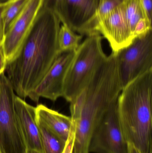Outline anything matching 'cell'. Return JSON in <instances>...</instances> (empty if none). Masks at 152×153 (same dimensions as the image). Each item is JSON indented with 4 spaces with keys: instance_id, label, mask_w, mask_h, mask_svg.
<instances>
[{
    "instance_id": "10",
    "label": "cell",
    "mask_w": 152,
    "mask_h": 153,
    "mask_svg": "<svg viewBox=\"0 0 152 153\" xmlns=\"http://www.w3.org/2000/svg\"><path fill=\"white\" fill-rule=\"evenodd\" d=\"M75 51L61 53L29 98L38 102L40 98L55 101L63 94L64 81Z\"/></svg>"
},
{
    "instance_id": "23",
    "label": "cell",
    "mask_w": 152,
    "mask_h": 153,
    "mask_svg": "<svg viewBox=\"0 0 152 153\" xmlns=\"http://www.w3.org/2000/svg\"><path fill=\"white\" fill-rule=\"evenodd\" d=\"M127 153H144L140 149L131 143H127Z\"/></svg>"
},
{
    "instance_id": "20",
    "label": "cell",
    "mask_w": 152,
    "mask_h": 153,
    "mask_svg": "<svg viewBox=\"0 0 152 153\" xmlns=\"http://www.w3.org/2000/svg\"><path fill=\"white\" fill-rule=\"evenodd\" d=\"M7 1L4 2H0V44L3 43L4 36H5V30H4L3 13L7 4Z\"/></svg>"
},
{
    "instance_id": "14",
    "label": "cell",
    "mask_w": 152,
    "mask_h": 153,
    "mask_svg": "<svg viewBox=\"0 0 152 153\" xmlns=\"http://www.w3.org/2000/svg\"><path fill=\"white\" fill-rule=\"evenodd\" d=\"M122 6L126 19L134 37V31L137 24L143 19H149L145 15L141 0H124Z\"/></svg>"
},
{
    "instance_id": "19",
    "label": "cell",
    "mask_w": 152,
    "mask_h": 153,
    "mask_svg": "<svg viewBox=\"0 0 152 153\" xmlns=\"http://www.w3.org/2000/svg\"><path fill=\"white\" fill-rule=\"evenodd\" d=\"M75 138V129L72 124L70 132L66 140L65 146L62 153H73Z\"/></svg>"
},
{
    "instance_id": "17",
    "label": "cell",
    "mask_w": 152,
    "mask_h": 153,
    "mask_svg": "<svg viewBox=\"0 0 152 153\" xmlns=\"http://www.w3.org/2000/svg\"><path fill=\"white\" fill-rule=\"evenodd\" d=\"M27 0H8L3 13L5 33L13 20L23 9Z\"/></svg>"
},
{
    "instance_id": "4",
    "label": "cell",
    "mask_w": 152,
    "mask_h": 153,
    "mask_svg": "<svg viewBox=\"0 0 152 153\" xmlns=\"http://www.w3.org/2000/svg\"><path fill=\"white\" fill-rule=\"evenodd\" d=\"M101 35L87 36L75 51L64 81L62 97L70 102L90 81L107 57L104 52Z\"/></svg>"
},
{
    "instance_id": "24",
    "label": "cell",
    "mask_w": 152,
    "mask_h": 153,
    "mask_svg": "<svg viewBox=\"0 0 152 153\" xmlns=\"http://www.w3.org/2000/svg\"><path fill=\"white\" fill-rule=\"evenodd\" d=\"M28 153H39L37 152H35V151H28Z\"/></svg>"
},
{
    "instance_id": "1",
    "label": "cell",
    "mask_w": 152,
    "mask_h": 153,
    "mask_svg": "<svg viewBox=\"0 0 152 153\" xmlns=\"http://www.w3.org/2000/svg\"><path fill=\"white\" fill-rule=\"evenodd\" d=\"M61 23L44 3L18 54L7 65V76L20 98L29 97L60 53L58 36Z\"/></svg>"
},
{
    "instance_id": "9",
    "label": "cell",
    "mask_w": 152,
    "mask_h": 153,
    "mask_svg": "<svg viewBox=\"0 0 152 153\" xmlns=\"http://www.w3.org/2000/svg\"><path fill=\"white\" fill-rule=\"evenodd\" d=\"M117 101L104 113L92 137L89 152L127 153V144L118 118Z\"/></svg>"
},
{
    "instance_id": "21",
    "label": "cell",
    "mask_w": 152,
    "mask_h": 153,
    "mask_svg": "<svg viewBox=\"0 0 152 153\" xmlns=\"http://www.w3.org/2000/svg\"><path fill=\"white\" fill-rule=\"evenodd\" d=\"M7 65V60L2 43L0 44V74L4 73Z\"/></svg>"
},
{
    "instance_id": "25",
    "label": "cell",
    "mask_w": 152,
    "mask_h": 153,
    "mask_svg": "<svg viewBox=\"0 0 152 153\" xmlns=\"http://www.w3.org/2000/svg\"><path fill=\"white\" fill-rule=\"evenodd\" d=\"M8 0H0V2H4L7 1Z\"/></svg>"
},
{
    "instance_id": "18",
    "label": "cell",
    "mask_w": 152,
    "mask_h": 153,
    "mask_svg": "<svg viewBox=\"0 0 152 153\" xmlns=\"http://www.w3.org/2000/svg\"><path fill=\"white\" fill-rule=\"evenodd\" d=\"M124 0H100L98 9L93 22V33L96 23L120 6Z\"/></svg>"
},
{
    "instance_id": "3",
    "label": "cell",
    "mask_w": 152,
    "mask_h": 153,
    "mask_svg": "<svg viewBox=\"0 0 152 153\" xmlns=\"http://www.w3.org/2000/svg\"><path fill=\"white\" fill-rule=\"evenodd\" d=\"M152 70L121 90L117 101L118 118L126 143L152 153Z\"/></svg>"
},
{
    "instance_id": "22",
    "label": "cell",
    "mask_w": 152,
    "mask_h": 153,
    "mask_svg": "<svg viewBox=\"0 0 152 153\" xmlns=\"http://www.w3.org/2000/svg\"><path fill=\"white\" fill-rule=\"evenodd\" d=\"M141 2L147 19L152 22V0H141Z\"/></svg>"
},
{
    "instance_id": "11",
    "label": "cell",
    "mask_w": 152,
    "mask_h": 153,
    "mask_svg": "<svg viewBox=\"0 0 152 153\" xmlns=\"http://www.w3.org/2000/svg\"><path fill=\"white\" fill-rule=\"evenodd\" d=\"M94 30L107 39L114 53L129 45L135 39L126 19L122 4L99 21Z\"/></svg>"
},
{
    "instance_id": "16",
    "label": "cell",
    "mask_w": 152,
    "mask_h": 153,
    "mask_svg": "<svg viewBox=\"0 0 152 153\" xmlns=\"http://www.w3.org/2000/svg\"><path fill=\"white\" fill-rule=\"evenodd\" d=\"M37 123L40 129L44 153H62L66 142L42 124L38 122Z\"/></svg>"
},
{
    "instance_id": "5",
    "label": "cell",
    "mask_w": 152,
    "mask_h": 153,
    "mask_svg": "<svg viewBox=\"0 0 152 153\" xmlns=\"http://www.w3.org/2000/svg\"><path fill=\"white\" fill-rule=\"evenodd\" d=\"M16 95L4 73L0 74V153H28L16 115Z\"/></svg>"
},
{
    "instance_id": "2",
    "label": "cell",
    "mask_w": 152,
    "mask_h": 153,
    "mask_svg": "<svg viewBox=\"0 0 152 153\" xmlns=\"http://www.w3.org/2000/svg\"><path fill=\"white\" fill-rule=\"evenodd\" d=\"M122 90L116 55L112 53L85 87L71 102L70 117L75 129L74 150L89 152L94 133L103 116Z\"/></svg>"
},
{
    "instance_id": "15",
    "label": "cell",
    "mask_w": 152,
    "mask_h": 153,
    "mask_svg": "<svg viewBox=\"0 0 152 153\" xmlns=\"http://www.w3.org/2000/svg\"><path fill=\"white\" fill-rule=\"evenodd\" d=\"M83 36L77 34L67 25L62 24L58 33V43L60 53L75 51L80 44Z\"/></svg>"
},
{
    "instance_id": "12",
    "label": "cell",
    "mask_w": 152,
    "mask_h": 153,
    "mask_svg": "<svg viewBox=\"0 0 152 153\" xmlns=\"http://www.w3.org/2000/svg\"><path fill=\"white\" fill-rule=\"evenodd\" d=\"M15 105L16 115L28 151L44 153L36 107L27 103L18 95L15 97Z\"/></svg>"
},
{
    "instance_id": "13",
    "label": "cell",
    "mask_w": 152,
    "mask_h": 153,
    "mask_svg": "<svg viewBox=\"0 0 152 153\" xmlns=\"http://www.w3.org/2000/svg\"><path fill=\"white\" fill-rule=\"evenodd\" d=\"M36 111L37 122L66 142L72 126L70 117L61 114L42 104H38L36 107Z\"/></svg>"
},
{
    "instance_id": "6",
    "label": "cell",
    "mask_w": 152,
    "mask_h": 153,
    "mask_svg": "<svg viewBox=\"0 0 152 153\" xmlns=\"http://www.w3.org/2000/svg\"><path fill=\"white\" fill-rule=\"evenodd\" d=\"M115 54L122 89L152 70V30L136 38L130 45Z\"/></svg>"
},
{
    "instance_id": "8",
    "label": "cell",
    "mask_w": 152,
    "mask_h": 153,
    "mask_svg": "<svg viewBox=\"0 0 152 153\" xmlns=\"http://www.w3.org/2000/svg\"><path fill=\"white\" fill-rule=\"evenodd\" d=\"M45 0H27L6 30L3 44L7 64L18 54Z\"/></svg>"
},
{
    "instance_id": "7",
    "label": "cell",
    "mask_w": 152,
    "mask_h": 153,
    "mask_svg": "<svg viewBox=\"0 0 152 153\" xmlns=\"http://www.w3.org/2000/svg\"><path fill=\"white\" fill-rule=\"evenodd\" d=\"M100 0H45L61 23L80 35L93 34V22Z\"/></svg>"
}]
</instances>
